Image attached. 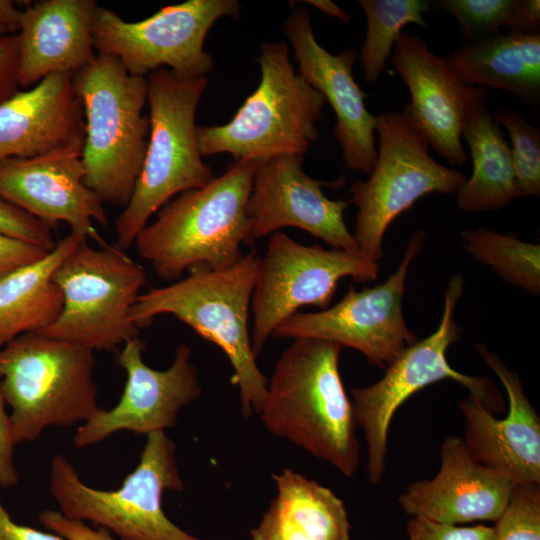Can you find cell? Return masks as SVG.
Wrapping results in <instances>:
<instances>
[{"label":"cell","instance_id":"1","mask_svg":"<svg viewBox=\"0 0 540 540\" xmlns=\"http://www.w3.org/2000/svg\"><path fill=\"white\" fill-rule=\"evenodd\" d=\"M341 350L327 340L293 339L267 380L258 415L268 432L351 477L360 463V445L339 372Z\"/></svg>","mask_w":540,"mask_h":540},{"label":"cell","instance_id":"2","mask_svg":"<svg viewBox=\"0 0 540 540\" xmlns=\"http://www.w3.org/2000/svg\"><path fill=\"white\" fill-rule=\"evenodd\" d=\"M260 257L254 250L222 268L195 267L162 287L149 288L133 305L130 317L139 328L170 314L218 346L232 368L245 418L260 412L267 378L256 362L248 330L249 311Z\"/></svg>","mask_w":540,"mask_h":540},{"label":"cell","instance_id":"3","mask_svg":"<svg viewBox=\"0 0 540 540\" xmlns=\"http://www.w3.org/2000/svg\"><path fill=\"white\" fill-rule=\"evenodd\" d=\"M257 162L238 160L205 186L165 204L137 235L138 255L155 274L176 281L195 267L222 268L240 260L248 245L246 207Z\"/></svg>","mask_w":540,"mask_h":540},{"label":"cell","instance_id":"4","mask_svg":"<svg viewBox=\"0 0 540 540\" xmlns=\"http://www.w3.org/2000/svg\"><path fill=\"white\" fill-rule=\"evenodd\" d=\"M146 78L149 139L132 196L115 220L117 246L123 250L174 196L214 178L199 152L195 124L208 78L184 77L166 68Z\"/></svg>","mask_w":540,"mask_h":540},{"label":"cell","instance_id":"5","mask_svg":"<svg viewBox=\"0 0 540 540\" xmlns=\"http://www.w3.org/2000/svg\"><path fill=\"white\" fill-rule=\"evenodd\" d=\"M73 83L85 118L84 183L103 204L125 207L147 147V78L129 74L113 56L97 54L73 75Z\"/></svg>","mask_w":540,"mask_h":540},{"label":"cell","instance_id":"6","mask_svg":"<svg viewBox=\"0 0 540 540\" xmlns=\"http://www.w3.org/2000/svg\"><path fill=\"white\" fill-rule=\"evenodd\" d=\"M93 351L28 332L0 349V391L11 408L15 444L49 427L83 424L99 409Z\"/></svg>","mask_w":540,"mask_h":540},{"label":"cell","instance_id":"7","mask_svg":"<svg viewBox=\"0 0 540 540\" xmlns=\"http://www.w3.org/2000/svg\"><path fill=\"white\" fill-rule=\"evenodd\" d=\"M261 77L233 118L197 127L202 157L228 153L234 161L265 162L280 155L304 156L319 137L316 122L323 95L295 73L284 42H263L257 58Z\"/></svg>","mask_w":540,"mask_h":540},{"label":"cell","instance_id":"8","mask_svg":"<svg viewBox=\"0 0 540 540\" xmlns=\"http://www.w3.org/2000/svg\"><path fill=\"white\" fill-rule=\"evenodd\" d=\"M183 488L176 445L165 432L147 435L137 466L115 490L87 485L63 455L50 463L49 491L60 512L90 521L120 540H208L186 532L164 513V492Z\"/></svg>","mask_w":540,"mask_h":540},{"label":"cell","instance_id":"9","mask_svg":"<svg viewBox=\"0 0 540 540\" xmlns=\"http://www.w3.org/2000/svg\"><path fill=\"white\" fill-rule=\"evenodd\" d=\"M52 280L63 294L58 319L39 333L91 351L117 352L138 337L130 312L147 275L117 245L94 248L81 242L55 269Z\"/></svg>","mask_w":540,"mask_h":540},{"label":"cell","instance_id":"10","mask_svg":"<svg viewBox=\"0 0 540 540\" xmlns=\"http://www.w3.org/2000/svg\"><path fill=\"white\" fill-rule=\"evenodd\" d=\"M463 289L461 275L452 276L444 294L438 328L428 337L407 346L385 368L380 380L351 391L355 422L363 430L367 444V477L373 484L380 483L385 473L387 437L395 412L426 386L451 379L465 387L490 412H500L504 407L502 395L490 379L462 374L447 360V350L460 332L454 312Z\"/></svg>","mask_w":540,"mask_h":540},{"label":"cell","instance_id":"11","mask_svg":"<svg viewBox=\"0 0 540 540\" xmlns=\"http://www.w3.org/2000/svg\"><path fill=\"white\" fill-rule=\"evenodd\" d=\"M376 133L373 170L350 187L349 202L357 208L352 234L358 250L378 262L385 232L400 214L429 193H456L466 177L432 158L427 141L401 112L378 115Z\"/></svg>","mask_w":540,"mask_h":540},{"label":"cell","instance_id":"12","mask_svg":"<svg viewBox=\"0 0 540 540\" xmlns=\"http://www.w3.org/2000/svg\"><path fill=\"white\" fill-rule=\"evenodd\" d=\"M240 11L236 0H188L128 22L98 5L92 23L93 46L97 54L117 58L134 76L146 77L166 68L184 77H202L214 66L204 49L209 30L220 18L237 19Z\"/></svg>","mask_w":540,"mask_h":540},{"label":"cell","instance_id":"13","mask_svg":"<svg viewBox=\"0 0 540 540\" xmlns=\"http://www.w3.org/2000/svg\"><path fill=\"white\" fill-rule=\"evenodd\" d=\"M379 264L360 251L308 246L277 231L259 260L251 299V345L257 357L274 330L302 306L328 308L339 281L377 279Z\"/></svg>","mask_w":540,"mask_h":540},{"label":"cell","instance_id":"14","mask_svg":"<svg viewBox=\"0 0 540 540\" xmlns=\"http://www.w3.org/2000/svg\"><path fill=\"white\" fill-rule=\"evenodd\" d=\"M424 240L422 230L410 237L398 269L384 283L361 291L351 286L332 307L297 312L284 320L272 337L335 342L361 352L369 362L385 369L417 341L404 320L402 303L410 264L420 253Z\"/></svg>","mask_w":540,"mask_h":540},{"label":"cell","instance_id":"15","mask_svg":"<svg viewBox=\"0 0 540 540\" xmlns=\"http://www.w3.org/2000/svg\"><path fill=\"white\" fill-rule=\"evenodd\" d=\"M145 343L135 337L117 351L115 362L126 372V383L117 404L100 408L79 425L73 435L75 448L99 443L120 431L149 435L176 425L182 408L197 400L202 386L187 344L176 347L166 370H156L143 360Z\"/></svg>","mask_w":540,"mask_h":540},{"label":"cell","instance_id":"16","mask_svg":"<svg viewBox=\"0 0 540 540\" xmlns=\"http://www.w3.org/2000/svg\"><path fill=\"white\" fill-rule=\"evenodd\" d=\"M393 49L392 65L411 95L401 113L449 164L463 166L462 131L471 112L486 102L487 89L463 83L417 34L402 31Z\"/></svg>","mask_w":540,"mask_h":540},{"label":"cell","instance_id":"17","mask_svg":"<svg viewBox=\"0 0 540 540\" xmlns=\"http://www.w3.org/2000/svg\"><path fill=\"white\" fill-rule=\"evenodd\" d=\"M303 156L286 154L258 163L246 212L248 245L285 227H295L335 249L359 251L344 212L349 202L329 199L322 187L332 183L309 176Z\"/></svg>","mask_w":540,"mask_h":540},{"label":"cell","instance_id":"18","mask_svg":"<svg viewBox=\"0 0 540 540\" xmlns=\"http://www.w3.org/2000/svg\"><path fill=\"white\" fill-rule=\"evenodd\" d=\"M83 143L1 161L0 197L53 229L64 222L71 232L104 247L93 222L106 225L108 219L102 201L84 183Z\"/></svg>","mask_w":540,"mask_h":540},{"label":"cell","instance_id":"19","mask_svg":"<svg viewBox=\"0 0 540 540\" xmlns=\"http://www.w3.org/2000/svg\"><path fill=\"white\" fill-rule=\"evenodd\" d=\"M284 31L294 50L298 75L323 95L335 113L333 132L346 168L369 175L377 158V116L368 111V95L353 75L358 53L346 49L334 55L324 49L317 42L310 15L303 7L292 11Z\"/></svg>","mask_w":540,"mask_h":540},{"label":"cell","instance_id":"20","mask_svg":"<svg viewBox=\"0 0 540 540\" xmlns=\"http://www.w3.org/2000/svg\"><path fill=\"white\" fill-rule=\"evenodd\" d=\"M476 349L504 386L508 413L499 419L469 395L459 402L465 425L462 440L474 460L513 483L540 484V417L519 376L485 346L478 344Z\"/></svg>","mask_w":540,"mask_h":540},{"label":"cell","instance_id":"21","mask_svg":"<svg viewBox=\"0 0 540 540\" xmlns=\"http://www.w3.org/2000/svg\"><path fill=\"white\" fill-rule=\"evenodd\" d=\"M440 459L432 479L413 482L399 496L404 512L447 525L496 521L513 482L474 460L460 437L443 440Z\"/></svg>","mask_w":540,"mask_h":540},{"label":"cell","instance_id":"22","mask_svg":"<svg viewBox=\"0 0 540 540\" xmlns=\"http://www.w3.org/2000/svg\"><path fill=\"white\" fill-rule=\"evenodd\" d=\"M84 135V110L72 74H51L0 103V162L83 143Z\"/></svg>","mask_w":540,"mask_h":540},{"label":"cell","instance_id":"23","mask_svg":"<svg viewBox=\"0 0 540 540\" xmlns=\"http://www.w3.org/2000/svg\"><path fill=\"white\" fill-rule=\"evenodd\" d=\"M97 7L95 0H43L21 11L20 88L29 89L51 74L74 75L95 59L92 23Z\"/></svg>","mask_w":540,"mask_h":540},{"label":"cell","instance_id":"24","mask_svg":"<svg viewBox=\"0 0 540 540\" xmlns=\"http://www.w3.org/2000/svg\"><path fill=\"white\" fill-rule=\"evenodd\" d=\"M273 480L276 495L251 540H350L344 502L329 488L290 468Z\"/></svg>","mask_w":540,"mask_h":540},{"label":"cell","instance_id":"25","mask_svg":"<svg viewBox=\"0 0 540 540\" xmlns=\"http://www.w3.org/2000/svg\"><path fill=\"white\" fill-rule=\"evenodd\" d=\"M444 58L463 83L501 89L539 108L540 34L498 33Z\"/></svg>","mask_w":540,"mask_h":540},{"label":"cell","instance_id":"26","mask_svg":"<svg viewBox=\"0 0 540 540\" xmlns=\"http://www.w3.org/2000/svg\"><path fill=\"white\" fill-rule=\"evenodd\" d=\"M83 241L87 239L70 232L45 257L0 279V349L19 335L39 332L58 319L63 294L52 275Z\"/></svg>","mask_w":540,"mask_h":540},{"label":"cell","instance_id":"27","mask_svg":"<svg viewBox=\"0 0 540 540\" xmlns=\"http://www.w3.org/2000/svg\"><path fill=\"white\" fill-rule=\"evenodd\" d=\"M462 137L468 145L473 170L456 192L458 207L468 212L498 211L520 197L510 146L486 102L471 112Z\"/></svg>","mask_w":540,"mask_h":540},{"label":"cell","instance_id":"28","mask_svg":"<svg viewBox=\"0 0 540 540\" xmlns=\"http://www.w3.org/2000/svg\"><path fill=\"white\" fill-rule=\"evenodd\" d=\"M366 17V35L359 59L364 80L374 85L382 76L386 62L402 29L410 23L429 29L423 14L427 0H360Z\"/></svg>","mask_w":540,"mask_h":540},{"label":"cell","instance_id":"29","mask_svg":"<svg viewBox=\"0 0 540 540\" xmlns=\"http://www.w3.org/2000/svg\"><path fill=\"white\" fill-rule=\"evenodd\" d=\"M464 249L506 282L528 294L540 292V245L477 228L463 230Z\"/></svg>","mask_w":540,"mask_h":540},{"label":"cell","instance_id":"30","mask_svg":"<svg viewBox=\"0 0 540 540\" xmlns=\"http://www.w3.org/2000/svg\"><path fill=\"white\" fill-rule=\"evenodd\" d=\"M494 120L506 128L520 197L540 196V130L514 109L497 108Z\"/></svg>","mask_w":540,"mask_h":540},{"label":"cell","instance_id":"31","mask_svg":"<svg viewBox=\"0 0 540 540\" xmlns=\"http://www.w3.org/2000/svg\"><path fill=\"white\" fill-rule=\"evenodd\" d=\"M495 522L496 540H540V484L513 483Z\"/></svg>","mask_w":540,"mask_h":540},{"label":"cell","instance_id":"32","mask_svg":"<svg viewBox=\"0 0 540 540\" xmlns=\"http://www.w3.org/2000/svg\"><path fill=\"white\" fill-rule=\"evenodd\" d=\"M517 3L518 0H441L437 7L456 18L465 39L476 41L498 34Z\"/></svg>","mask_w":540,"mask_h":540},{"label":"cell","instance_id":"33","mask_svg":"<svg viewBox=\"0 0 540 540\" xmlns=\"http://www.w3.org/2000/svg\"><path fill=\"white\" fill-rule=\"evenodd\" d=\"M53 228L0 197V234L51 251L56 246Z\"/></svg>","mask_w":540,"mask_h":540},{"label":"cell","instance_id":"34","mask_svg":"<svg viewBox=\"0 0 540 540\" xmlns=\"http://www.w3.org/2000/svg\"><path fill=\"white\" fill-rule=\"evenodd\" d=\"M409 540H496L493 527H470L436 523L412 517L406 525Z\"/></svg>","mask_w":540,"mask_h":540},{"label":"cell","instance_id":"35","mask_svg":"<svg viewBox=\"0 0 540 540\" xmlns=\"http://www.w3.org/2000/svg\"><path fill=\"white\" fill-rule=\"evenodd\" d=\"M40 523L65 540H115L110 531L92 528L80 520L65 517L60 511L44 510L39 514Z\"/></svg>","mask_w":540,"mask_h":540},{"label":"cell","instance_id":"36","mask_svg":"<svg viewBox=\"0 0 540 540\" xmlns=\"http://www.w3.org/2000/svg\"><path fill=\"white\" fill-rule=\"evenodd\" d=\"M49 252L42 247L0 234V279L42 259Z\"/></svg>","mask_w":540,"mask_h":540},{"label":"cell","instance_id":"37","mask_svg":"<svg viewBox=\"0 0 540 540\" xmlns=\"http://www.w3.org/2000/svg\"><path fill=\"white\" fill-rule=\"evenodd\" d=\"M19 48L17 34L0 37V103L14 95L18 82Z\"/></svg>","mask_w":540,"mask_h":540},{"label":"cell","instance_id":"38","mask_svg":"<svg viewBox=\"0 0 540 540\" xmlns=\"http://www.w3.org/2000/svg\"><path fill=\"white\" fill-rule=\"evenodd\" d=\"M0 391V487L11 488L18 483L19 476L14 464L15 442L12 436L9 414Z\"/></svg>","mask_w":540,"mask_h":540},{"label":"cell","instance_id":"39","mask_svg":"<svg viewBox=\"0 0 540 540\" xmlns=\"http://www.w3.org/2000/svg\"><path fill=\"white\" fill-rule=\"evenodd\" d=\"M505 28L509 33L540 34L539 0H518Z\"/></svg>","mask_w":540,"mask_h":540},{"label":"cell","instance_id":"40","mask_svg":"<svg viewBox=\"0 0 540 540\" xmlns=\"http://www.w3.org/2000/svg\"><path fill=\"white\" fill-rule=\"evenodd\" d=\"M0 540H65L51 532H43L35 528L16 523L8 514L0 501Z\"/></svg>","mask_w":540,"mask_h":540},{"label":"cell","instance_id":"41","mask_svg":"<svg viewBox=\"0 0 540 540\" xmlns=\"http://www.w3.org/2000/svg\"><path fill=\"white\" fill-rule=\"evenodd\" d=\"M21 10L10 0H0V29L18 30Z\"/></svg>","mask_w":540,"mask_h":540},{"label":"cell","instance_id":"42","mask_svg":"<svg viewBox=\"0 0 540 540\" xmlns=\"http://www.w3.org/2000/svg\"><path fill=\"white\" fill-rule=\"evenodd\" d=\"M304 2L315 7L323 14L339 19L345 24H349L351 22V16L330 0H306Z\"/></svg>","mask_w":540,"mask_h":540},{"label":"cell","instance_id":"43","mask_svg":"<svg viewBox=\"0 0 540 540\" xmlns=\"http://www.w3.org/2000/svg\"><path fill=\"white\" fill-rule=\"evenodd\" d=\"M9 33H10V31H8V30L0 29V37L3 36V35L9 34Z\"/></svg>","mask_w":540,"mask_h":540}]
</instances>
